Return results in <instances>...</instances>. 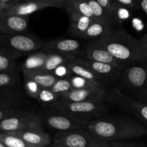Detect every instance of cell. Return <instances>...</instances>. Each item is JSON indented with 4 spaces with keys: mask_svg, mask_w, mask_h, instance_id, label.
I'll use <instances>...</instances> for the list:
<instances>
[{
    "mask_svg": "<svg viewBox=\"0 0 147 147\" xmlns=\"http://www.w3.org/2000/svg\"><path fill=\"white\" fill-rule=\"evenodd\" d=\"M37 123H41L39 115L34 111L28 109L23 113L0 121V133H15L28 129Z\"/></svg>",
    "mask_w": 147,
    "mask_h": 147,
    "instance_id": "30bf717a",
    "label": "cell"
},
{
    "mask_svg": "<svg viewBox=\"0 0 147 147\" xmlns=\"http://www.w3.org/2000/svg\"><path fill=\"white\" fill-rule=\"evenodd\" d=\"M37 100L44 106L45 108H48L53 103L60 100V98L50 88H41L37 97Z\"/></svg>",
    "mask_w": 147,
    "mask_h": 147,
    "instance_id": "4316f807",
    "label": "cell"
},
{
    "mask_svg": "<svg viewBox=\"0 0 147 147\" xmlns=\"http://www.w3.org/2000/svg\"><path fill=\"white\" fill-rule=\"evenodd\" d=\"M69 68L70 71L71 72L72 76H79V77L83 78L86 79V80H92V81L97 82L99 84H100L101 86H102L100 79L92 70H89L86 66L76 63L75 60L71 63L70 64H69Z\"/></svg>",
    "mask_w": 147,
    "mask_h": 147,
    "instance_id": "cb8c5ba5",
    "label": "cell"
},
{
    "mask_svg": "<svg viewBox=\"0 0 147 147\" xmlns=\"http://www.w3.org/2000/svg\"><path fill=\"white\" fill-rule=\"evenodd\" d=\"M85 129L108 142H122L147 135V128L134 116L123 113L105 114L89 122Z\"/></svg>",
    "mask_w": 147,
    "mask_h": 147,
    "instance_id": "6da1fadb",
    "label": "cell"
},
{
    "mask_svg": "<svg viewBox=\"0 0 147 147\" xmlns=\"http://www.w3.org/2000/svg\"><path fill=\"white\" fill-rule=\"evenodd\" d=\"M113 29H115V27L112 25L100 22L93 21L82 34L81 38L89 40L90 42L96 41L108 35Z\"/></svg>",
    "mask_w": 147,
    "mask_h": 147,
    "instance_id": "ac0fdd59",
    "label": "cell"
},
{
    "mask_svg": "<svg viewBox=\"0 0 147 147\" xmlns=\"http://www.w3.org/2000/svg\"><path fill=\"white\" fill-rule=\"evenodd\" d=\"M72 89H95V90H108L98 83L86 80L79 76H72L69 78Z\"/></svg>",
    "mask_w": 147,
    "mask_h": 147,
    "instance_id": "484cf974",
    "label": "cell"
},
{
    "mask_svg": "<svg viewBox=\"0 0 147 147\" xmlns=\"http://www.w3.org/2000/svg\"><path fill=\"white\" fill-rule=\"evenodd\" d=\"M48 111L40 113L42 124H45L56 133H64L85 129L86 125L59 112L47 109Z\"/></svg>",
    "mask_w": 147,
    "mask_h": 147,
    "instance_id": "9c48e42d",
    "label": "cell"
},
{
    "mask_svg": "<svg viewBox=\"0 0 147 147\" xmlns=\"http://www.w3.org/2000/svg\"><path fill=\"white\" fill-rule=\"evenodd\" d=\"M87 1L91 11H92L94 21L100 22L110 24L114 27V24H115L114 20L98 4L97 0H89Z\"/></svg>",
    "mask_w": 147,
    "mask_h": 147,
    "instance_id": "d4e9b609",
    "label": "cell"
},
{
    "mask_svg": "<svg viewBox=\"0 0 147 147\" xmlns=\"http://www.w3.org/2000/svg\"><path fill=\"white\" fill-rule=\"evenodd\" d=\"M141 40H142L143 41H144V42H145L146 44L147 45V32H146V34L145 35H144V37H143V38L141 39Z\"/></svg>",
    "mask_w": 147,
    "mask_h": 147,
    "instance_id": "f35d334b",
    "label": "cell"
},
{
    "mask_svg": "<svg viewBox=\"0 0 147 147\" xmlns=\"http://www.w3.org/2000/svg\"><path fill=\"white\" fill-rule=\"evenodd\" d=\"M17 63L15 59L10 58L0 54V73L15 71Z\"/></svg>",
    "mask_w": 147,
    "mask_h": 147,
    "instance_id": "1f68e13d",
    "label": "cell"
},
{
    "mask_svg": "<svg viewBox=\"0 0 147 147\" xmlns=\"http://www.w3.org/2000/svg\"><path fill=\"white\" fill-rule=\"evenodd\" d=\"M3 13V11H2V9H0V14H2Z\"/></svg>",
    "mask_w": 147,
    "mask_h": 147,
    "instance_id": "60d3db41",
    "label": "cell"
},
{
    "mask_svg": "<svg viewBox=\"0 0 147 147\" xmlns=\"http://www.w3.org/2000/svg\"><path fill=\"white\" fill-rule=\"evenodd\" d=\"M0 147H7L1 142H0Z\"/></svg>",
    "mask_w": 147,
    "mask_h": 147,
    "instance_id": "ab89813d",
    "label": "cell"
},
{
    "mask_svg": "<svg viewBox=\"0 0 147 147\" xmlns=\"http://www.w3.org/2000/svg\"><path fill=\"white\" fill-rule=\"evenodd\" d=\"M27 110L28 109L25 107L10 108V109H1L0 108V121L23 113Z\"/></svg>",
    "mask_w": 147,
    "mask_h": 147,
    "instance_id": "d6a6232c",
    "label": "cell"
},
{
    "mask_svg": "<svg viewBox=\"0 0 147 147\" xmlns=\"http://www.w3.org/2000/svg\"><path fill=\"white\" fill-rule=\"evenodd\" d=\"M46 109L66 115L86 125L89 122L108 114L110 111V106L106 103L59 100L50 107Z\"/></svg>",
    "mask_w": 147,
    "mask_h": 147,
    "instance_id": "277c9868",
    "label": "cell"
},
{
    "mask_svg": "<svg viewBox=\"0 0 147 147\" xmlns=\"http://www.w3.org/2000/svg\"><path fill=\"white\" fill-rule=\"evenodd\" d=\"M115 86L126 97L147 104V65L125 66Z\"/></svg>",
    "mask_w": 147,
    "mask_h": 147,
    "instance_id": "3957f363",
    "label": "cell"
},
{
    "mask_svg": "<svg viewBox=\"0 0 147 147\" xmlns=\"http://www.w3.org/2000/svg\"><path fill=\"white\" fill-rule=\"evenodd\" d=\"M77 57L97 63H106L117 66H125L115 58L106 49L93 42H89L86 44Z\"/></svg>",
    "mask_w": 147,
    "mask_h": 147,
    "instance_id": "4fadbf2b",
    "label": "cell"
},
{
    "mask_svg": "<svg viewBox=\"0 0 147 147\" xmlns=\"http://www.w3.org/2000/svg\"><path fill=\"white\" fill-rule=\"evenodd\" d=\"M24 96L20 86L0 88V108L24 107Z\"/></svg>",
    "mask_w": 147,
    "mask_h": 147,
    "instance_id": "e0dca14e",
    "label": "cell"
},
{
    "mask_svg": "<svg viewBox=\"0 0 147 147\" xmlns=\"http://www.w3.org/2000/svg\"><path fill=\"white\" fill-rule=\"evenodd\" d=\"M66 0H33L20 1L10 9L4 11V14H14L22 17H28L30 14L46 8H64Z\"/></svg>",
    "mask_w": 147,
    "mask_h": 147,
    "instance_id": "8fae6325",
    "label": "cell"
},
{
    "mask_svg": "<svg viewBox=\"0 0 147 147\" xmlns=\"http://www.w3.org/2000/svg\"><path fill=\"white\" fill-rule=\"evenodd\" d=\"M106 103L122 113L133 115L147 128V104L126 97L116 86L108 89Z\"/></svg>",
    "mask_w": 147,
    "mask_h": 147,
    "instance_id": "8992f818",
    "label": "cell"
},
{
    "mask_svg": "<svg viewBox=\"0 0 147 147\" xmlns=\"http://www.w3.org/2000/svg\"><path fill=\"white\" fill-rule=\"evenodd\" d=\"M92 42L106 49L125 66L147 65V45L122 29H113L106 37Z\"/></svg>",
    "mask_w": 147,
    "mask_h": 147,
    "instance_id": "7a4b0ae2",
    "label": "cell"
},
{
    "mask_svg": "<svg viewBox=\"0 0 147 147\" xmlns=\"http://www.w3.org/2000/svg\"><path fill=\"white\" fill-rule=\"evenodd\" d=\"M48 54L42 51L31 53L23 62L21 66L22 71H40L46 63Z\"/></svg>",
    "mask_w": 147,
    "mask_h": 147,
    "instance_id": "ffe728a7",
    "label": "cell"
},
{
    "mask_svg": "<svg viewBox=\"0 0 147 147\" xmlns=\"http://www.w3.org/2000/svg\"><path fill=\"white\" fill-rule=\"evenodd\" d=\"M53 142L67 147H110L109 142L97 137L85 129L56 133Z\"/></svg>",
    "mask_w": 147,
    "mask_h": 147,
    "instance_id": "52a82bcc",
    "label": "cell"
},
{
    "mask_svg": "<svg viewBox=\"0 0 147 147\" xmlns=\"http://www.w3.org/2000/svg\"><path fill=\"white\" fill-rule=\"evenodd\" d=\"M146 147H147V146H146Z\"/></svg>",
    "mask_w": 147,
    "mask_h": 147,
    "instance_id": "b9f144b4",
    "label": "cell"
},
{
    "mask_svg": "<svg viewBox=\"0 0 147 147\" xmlns=\"http://www.w3.org/2000/svg\"><path fill=\"white\" fill-rule=\"evenodd\" d=\"M50 89L61 98L62 96L69 93L72 89V87L69 79H58Z\"/></svg>",
    "mask_w": 147,
    "mask_h": 147,
    "instance_id": "f546056e",
    "label": "cell"
},
{
    "mask_svg": "<svg viewBox=\"0 0 147 147\" xmlns=\"http://www.w3.org/2000/svg\"><path fill=\"white\" fill-rule=\"evenodd\" d=\"M28 24V17L2 13L0 14V34H22L27 29Z\"/></svg>",
    "mask_w": 147,
    "mask_h": 147,
    "instance_id": "2e32d148",
    "label": "cell"
},
{
    "mask_svg": "<svg viewBox=\"0 0 147 147\" xmlns=\"http://www.w3.org/2000/svg\"><path fill=\"white\" fill-rule=\"evenodd\" d=\"M115 1L121 8H126L130 10H137L140 8L138 1H134V0H115Z\"/></svg>",
    "mask_w": 147,
    "mask_h": 147,
    "instance_id": "e575fe53",
    "label": "cell"
},
{
    "mask_svg": "<svg viewBox=\"0 0 147 147\" xmlns=\"http://www.w3.org/2000/svg\"><path fill=\"white\" fill-rule=\"evenodd\" d=\"M20 86V78L15 71L0 73V88Z\"/></svg>",
    "mask_w": 147,
    "mask_h": 147,
    "instance_id": "83f0119b",
    "label": "cell"
},
{
    "mask_svg": "<svg viewBox=\"0 0 147 147\" xmlns=\"http://www.w3.org/2000/svg\"><path fill=\"white\" fill-rule=\"evenodd\" d=\"M76 63L86 66L92 70L99 79L102 84L105 88L109 89V86L112 87V85L116 84L120 78L122 70L125 66H117L106 63H97L85 59L76 57Z\"/></svg>",
    "mask_w": 147,
    "mask_h": 147,
    "instance_id": "ba28073f",
    "label": "cell"
},
{
    "mask_svg": "<svg viewBox=\"0 0 147 147\" xmlns=\"http://www.w3.org/2000/svg\"><path fill=\"white\" fill-rule=\"evenodd\" d=\"M24 88L26 93L34 99H37L41 90V87L37 83L26 77H24Z\"/></svg>",
    "mask_w": 147,
    "mask_h": 147,
    "instance_id": "4dcf8cb0",
    "label": "cell"
},
{
    "mask_svg": "<svg viewBox=\"0 0 147 147\" xmlns=\"http://www.w3.org/2000/svg\"><path fill=\"white\" fill-rule=\"evenodd\" d=\"M22 73L24 77L33 80L37 83L41 88H51L52 86L58 80L57 78L55 77L52 73L41 71H22Z\"/></svg>",
    "mask_w": 147,
    "mask_h": 147,
    "instance_id": "7402d4cb",
    "label": "cell"
},
{
    "mask_svg": "<svg viewBox=\"0 0 147 147\" xmlns=\"http://www.w3.org/2000/svg\"><path fill=\"white\" fill-rule=\"evenodd\" d=\"M52 74L58 79H69L72 76L71 72L69 68V65H63L58 67Z\"/></svg>",
    "mask_w": 147,
    "mask_h": 147,
    "instance_id": "836d02e7",
    "label": "cell"
},
{
    "mask_svg": "<svg viewBox=\"0 0 147 147\" xmlns=\"http://www.w3.org/2000/svg\"><path fill=\"white\" fill-rule=\"evenodd\" d=\"M77 56L74 55L48 54L46 63L40 70L41 72L52 73L58 67L63 65H69L76 60Z\"/></svg>",
    "mask_w": 147,
    "mask_h": 147,
    "instance_id": "d6986e66",
    "label": "cell"
},
{
    "mask_svg": "<svg viewBox=\"0 0 147 147\" xmlns=\"http://www.w3.org/2000/svg\"><path fill=\"white\" fill-rule=\"evenodd\" d=\"M67 13H76L94 20L88 1L85 0H66L64 8Z\"/></svg>",
    "mask_w": 147,
    "mask_h": 147,
    "instance_id": "603a6c76",
    "label": "cell"
},
{
    "mask_svg": "<svg viewBox=\"0 0 147 147\" xmlns=\"http://www.w3.org/2000/svg\"><path fill=\"white\" fill-rule=\"evenodd\" d=\"M40 51L47 54L74 55L78 56L82 51V45L74 39H59L43 43Z\"/></svg>",
    "mask_w": 147,
    "mask_h": 147,
    "instance_id": "5bb4252c",
    "label": "cell"
},
{
    "mask_svg": "<svg viewBox=\"0 0 147 147\" xmlns=\"http://www.w3.org/2000/svg\"><path fill=\"white\" fill-rule=\"evenodd\" d=\"M10 134L18 136L29 144L36 147H48L53 143L49 134L45 131L40 123H37L28 129Z\"/></svg>",
    "mask_w": 147,
    "mask_h": 147,
    "instance_id": "7c38bea8",
    "label": "cell"
},
{
    "mask_svg": "<svg viewBox=\"0 0 147 147\" xmlns=\"http://www.w3.org/2000/svg\"><path fill=\"white\" fill-rule=\"evenodd\" d=\"M70 19V32L73 35L81 37L85 32L89 26L94 20L86 17L76 14V13H69Z\"/></svg>",
    "mask_w": 147,
    "mask_h": 147,
    "instance_id": "44dd1931",
    "label": "cell"
},
{
    "mask_svg": "<svg viewBox=\"0 0 147 147\" xmlns=\"http://www.w3.org/2000/svg\"><path fill=\"white\" fill-rule=\"evenodd\" d=\"M138 4H139L140 8H141V9L144 11V12L147 15V0L139 1H138Z\"/></svg>",
    "mask_w": 147,
    "mask_h": 147,
    "instance_id": "8d00e7d4",
    "label": "cell"
},
{
    "mask_svg": "<svg viewBox=\"0 0 147 147\" xmlns=\"http://www.w3.org/2000/svg\"><path fill=\"white\" fill-rule=\"evenodd\" d=\"M0 142L7 147H36L29 144L18 136L7 134L0 133Z\"/></svg>",
    "mask_w": 147,
    "mask_h": 147,
    "instance_id": "f1b7e54d",
    "label": "cell"
},
{
    "mask_svg": "<svg viewBox=\"0 0 147 147\" xmlns=\"http://www.w3.org/2000/svg\"><path fill=\"white\" fill-rule=\"evenodd\" d=\"M110 147H146L142 144L138 143L128 141H122V142H109Z\"/></svg>",
    "mask_w": 147,
    "mask_h": 147,
    "instance_id": "d590c367",
    "label": "cell"
},
{
    "mask_svg": "<svg viewBox=\"0 0 147 147\" xmlns=\"http://www.w3.org/2000/svg\"><path fill=\"white\" fill-rule=\"evenodd\" d=\"M108 90L95 89H71L60 98L67 102H92L106 103Z\"/></svg>",
    "mask_w": 147,
    "mask_h": 147,
    "instance_id": "9a60e30c",
    "label": "cell"
},
{
    "mask_svg": "<svg viewBox=\"0 0 147 147\" xmlns=\"http://www.w3.org/2000/svg\"><path fill=\"white\" fill-rule=\"evenodd\" d=\"M43 43L41 40L30 34H0V54L16 60L41 49Z\"/></svg>",
    "mask_w": 147,
    "mask_h": 147,
    "instance_id": "5b68a950",
    "label": "cell"
},
{
    "mask_svg": "<svg viewBox=\"0 0 147 147\" xmlns=\"http://www.w3.org/2000/svg\"><path fill=\"white\" fill-rule=\"evenodd\" d=\"M48 147H67V146H64V145H63V144H61L56 143V142H53V143H52Z\"/></svg>",
    "mask_w": 147,
    "mask_h": 147,
    "instance_id": "74e56055",
    "label": "cell"
}]
</instances>
